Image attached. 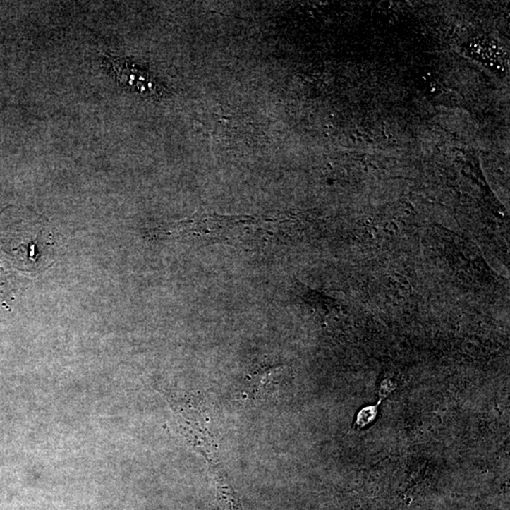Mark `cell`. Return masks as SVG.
I'll return each instance as SVG.
<instances>
[{"label":"cell","instance_id":"6da1fadb","mask_svg":"<svg viewBox=\"0 0 510 510\" xmlns=\"http://www.w3.org/2000/svg\"><path fill=\"white\" fill-rule=\"evenodd\" d=\"M105 62L109 63V68L121 85L127 87L129 86L133 90L147 96L161 94L162 88L157 83L153 82L149 74L130 66V63H128L126 61L116 59L108 56L105 58Z\"/></svg>","mask_w":510,"mask_h":510},{"label":"cell","instance_id":"7a4b0ae2","mask_svg":"<svg viewBox=\"0 0 510 510\" xmlns=\"http://www.w3.org/2000/svg\"><path fill=\"white\" fill-rule=\"evenodd\" d=\"M216 482L217 497L221 510H242L236 490H233L229 479L226 476L224 470L219 469L213 472Z\"/></svg>","mask_w":510,"mask_h":510},{"label":"cell","instance_id":"3957f363","mask_svg":"<svg viewBox=\"0 0 510 510\" xmlns=\"http://www.w3.org/2000/svg\"><path fill=\"white\" fill-rule=\"evenodd\" d=\"M279 377H280V366L258 369L250 376L246 394L250 398L256 397L261 394V391L267 389L270 384H277Z\"/></svg>","mask_w":510,"mask_h":510},{"label":"cell","instance_id":"277c9868","mask_svg":"<svg viewBox=\"0 0 510 510\" xmlns=\"http://www.w3.org/2000/svg\"><path fill=\"white\" fill-rule=\"evenodd\" d=\"M382 400L383 399L380 398V401H379L377 405L375 406H366V408H362L361 411L358 412V415H356L355 422L356 428L362 429L366 427V426L375 422L376 418H377L378 406L380 405Z\"/></svg>","mask_w":510,"mask_h":510}]
</instances>
